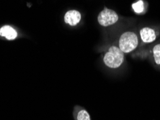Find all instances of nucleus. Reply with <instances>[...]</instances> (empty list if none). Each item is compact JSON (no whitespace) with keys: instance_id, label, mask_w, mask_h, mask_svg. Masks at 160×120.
<instances>
[{"instance_id":"f257e3e1","label":"nucleus","mask_w":160,"mask_h":120,"mask_svg":"<svg viewBox=\"0 0 160 120\" xmlns=\"http://www.w3.org/2000/svg\"><path fill=\"white\" fill-rule=\"evenodd\" d=\"M104 63L110 69L119 68L123 63L124 53L116 46H111L104 56Z\"/></svg>"},{"instance_id":"f03ea898","label":"nucleus","mask_w":160,"mask_h":120,"mask_svg":"<svg viewBox=\"0 0 160 120\" xmlns=\"http://www.w3.org/2000/svg\"><path fill=\"white\" fill-rule=\"evenodd\" d=\"M138 45V37L133 32H126L120 37L119 48L124 53H131L137 48Z\"/></svg>"},{"instance_id":"7ed1b4c3","label":"nucleus","mask_w":160,"mask_h":120,"mask_svg":"<svg viewBox=\"0 0 160 120\" xmlns=\"http://www.w3.org/2000/svg\"><path fill=\"white\" fill-rule=\"evenodd\" d=\"M98 20L99 24L103 27H108L114 25L118 20V15L112 9L105 8L99 14Z\"/></svg>"},{"instance_id":"20e7f679","label":"nucleus","mask_w":160,"mask_h":120,"mask_svg":"<svg viewBox=\"0 0 160 120\" xmlns=\"http://www.w3.org/2000/svg\"><path fill=\"white\" fill-rule=\"evenodd\" d=\"M81 20V14L77 10H69L65 14L64 22L67 24L75 26L77 25Z\"/></svg>"},{"instance_id":"39448f33","label":"nucleus","mask_w":160,"mask_h":120,"mask_svg":"<svg viewBox=\"0 0 160 120\" xmlns=\"http://www.w3.org/2000/svg\"><path fill=\"white\" fill-rule=\"evenodd\" d=\"M140 35L142 41L146 43H152L156 40L157 37L154 30L149 27L142 28L140 31Z\"/></svg>"},{"instance_id":"423d86ee","label":"nucleus","mask_w":160,"mask_h":120,"mask_svg":"<svg viewBox=\"0 0 160 120\" xmlns=\"http://www.w3.org/2000/svg\"><path fill=\"white\" fill-rule=\"evenodd\" d=\"M0 35L6 37L9 41H12L18 37V32L11 26L4 25L0 29Z\"/></svg>"},{"instance_id":"0eeeda50","label":"nucleus","mask_w":160,"mask_h":120,"mask_svg":"<svg viewBox=\"0 0 160 120\" xmlns=\"http://www.w3.org/2000/svg\"><path fill=\"white\" fill-rule=\"evenodd\" d=\"M153 55L155 63L160 65V44L156 45L153 48Z\"/></svg>"},{"instance_id":"6e6552de","label":"nucleus","mask_w":160,"mask_h":120,"mask_svg":"<svg viewBox=\"0 0 160 120\" xmlns=\"http://www.w3.org/2000/svg\"><path fill=\"white\" fill-rule=\"evenodd\" d=\"M132 7L133 9L134 12L137 14L142 13L144 9V5H143V2L142 0H139V1L136 2L132 4Z\"/></svg>"},{"instance_id":"1a4fd4ad","label":"nucleus","mask_w":160,"mask_h":120,"mask_svg":"<svg viewBox=\"0 0 160 120\" xmlns=\"http://www.w3.org/2000/svg\"><path fill=\"white\" fill-rule=\"evenodd\" d=\"M77 120H91L88 112L84 109L80 110V111H79V112L77 113Z\"/></svg>"}]
</instances>
